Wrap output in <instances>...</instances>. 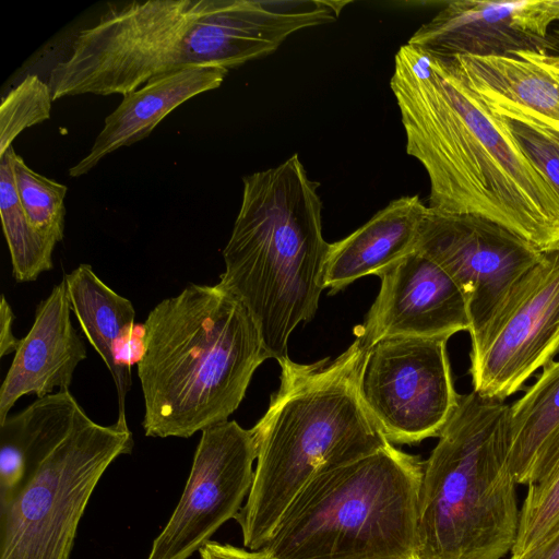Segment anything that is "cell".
I'll list each match as a JSON object with an SVG mask.
<instances>
[{"label": "cell", "instance_id": "obj_1", "mask_svg": "<svg viewBox=\"0 0 559 559\" xmlns=\"http://www.w3.org/2000/svg\"><path fill=\"white\" fill-rule=\"evenodd\" d=\"M341 12L323 0H148L108 9L81 29L56 63L53 100L135 91L187 67L227 70L275 51L295 32L331 23Z\"/></svg>", "mask_w": 559, "mask_h": 559}, {"label": "cell", "instance_id": "obj_2", "mask_svg": "<svg viewBox=\"0 0 559 559\" xmlns=\"http://www.w3.org/2000/svg\"><path fill=\"white\" fill-rule=\"evenodd\" d=\"M368 350L358 338L334 359L280 361V388L251 429L257 466L236 516L243 546L261 549L284 513L318 475L389 443L366 408L360 378ZM391 443V442H390Z\"/></svg>", "mask_w": 559, "mask_h": 559}, {"label": "cell", "instance_id": "obj_3", "mask_svg": "<svg viewBox=\"0 0 559 559\" xmlns=\"http://www.w3.org/2000/svg\"><path fill=\"white\" fill-rule=\"evenodd\" d=\"M138 361L147 437L189 438L228 420L269 358L245 305L218 283L190 284L144 322Z\"/></svg>", "mask_w": 559, "mask_h": 559}, {"label": "cell", "instance_id": "obj_4", "mask_svg": "<svg viewBox=\"0 0 559 559\" xmlns=\"http://www.w3.org/2000/svg\"><path fill=\"white\" fill-rule=\"evenodd\" d=\"M320 183L298 155L243 177L241 205L223 250L218 284L248 309L269 358H288V338L310 321L324 289L330 248L322 235Z\"/></svg>", "mask_w": 559, "mask_h": 559}, {"label": "cell", "instance_id": "obj_5", "mask_svg": "<svg viewBox=\"0 0 559 559\" xmlns=\"http://www.w3.org/2000/svg\"><path fill=\"white\" fill-rule=\"evenodd\" d=\"M7 418L22 440L25 467L0 499V559H71L90 499L107 468L132 452V432L95 423L69 390Z\"/></svg>", "mask_w": 559, "mask_h": 559}, {"label": "cell", "instance_id": "obj_6", "mask_svg": "<svg viewBox=\"0 0 559 559\" xmlns=\"http://www.w3.org/2000/svg\"><path fill=\"white\" fill-rule=\"evenodd\" d=\"M510 406L475 391L460 395L424 462L419 559H501L516 540V483L507 467Z\"/></svg>", "mask_w": 559, "mask_h": 559}, {"label": "cell", "instance_id": "obj_7", "mask_svg": "<svg viewBox=\"0 0 559 559\" xmlns=\"http://www.w3.org/2000/svg\"><path fill=\"white\" fill-rule=\"evenodd\" d=\"M424 462L392 443L326 471L262 547L274 559H412Z\"/></svg>", "mask_w": 559, "mask_h": 559}, {"label": "cell", "instance_id": "obj_8", "mask_svg": "<svg viewBox=\"0 0 559 559\" xmlns=\"http://www.w3.org/2000/svg\"><path fill=\"white\" fill-rule=\"evenodd\" d=\"M447 343L443 337L393 336L368 350L360 395L389 442L438 437L454 412L460 394Z\"/></svg>", "mask_w": 559, "mask_h": 559}, {"label": "cell", "instance_id": "obj_9", "mask_svg": "<svg viewBox=\"0 0 559 559\" xmlns=\"http://www.w3.org/2000/svg\"><path fill=\"white\" fill-rule=\"evenodd\" d=\"M472 342L473 391L504 401L559 353V247L546 251Z\"/></svg>", "mask_w": 559, "mask_h": 559}, {"label": "cell", "instance_id": "obj_10", "mask_svg": "<svg viewBox=\"0 0 559 559\" xmlns=\"http://www.w3.org/2000/svg\"><path fill=\"white\" fill-rule=\"evenodd\" d=\"M415 249L441 266L464 292L471 341L492 321L518 283L544 254L483 216L440 213L429 207Z\"/></svg>", "mask_w": 559, "mask_h": 559}, {"label": "cell", "instance_id": "obj_11", "mask_svg": "<svg viewBox=\"0 0 559 559\" xmlns=\"http://www.w3.org/2000/svg\"><path fill=\"white\" fill-rule=\"evenodd\" d=\"M252 431L226 420L202 431L185 489L147 559H188L236 519L253 481Z\"/></svg>", "mask_w": 559, "mask_h": 559}, {"label": "cell", "instance_id": "obj_12", "mask_svg": "<svg viewBox=\"0 0 559 559\" xmlns=\"http://www.w3.org/2000/svg\"><path fill=\"white\" fill-rule=\"evenodd\" d=\"M379 294L354 333L369 350L393 336L450 338L469 331L466 296L456 282L418 250L377 274Z\"/></svg>", "mask_w": 559, "mask_h": 559}, {"label": "cell", "instance_id": "obj_13", "mask_svg": "<svg viewBox=\"0 0 559 559\" xmlns=\"http://www.w3.org/2000/svg\"><path fill=\"white\" fill-rule=\"evenodd\" d=\"M543 0H454L409 38L408 44L443 58L559 55Z\"/></svg>", "mask_w": 559, "mask_h": 559}, {"label": "cell", "instance_id": "obj_14", "mask_svg": "<svg viewBox=\"0 0 559 559\" xmlns=\"http://www.w3.org/2000/svg\"><path fill=\"white\" fill-rule=\"evenodd\" d=\"M70 311L62 280L38 304L33 325L14 353L0 388V424L23 395L35 394L40 399L55 393L57 388L69 390L76 367L87 357Z\"/></svg>", "mask_w": 559, "mask_h": 559}, {"label": "cell", "instance_id": "obj_15", "mask_svg": "<svg viewBox=\"0 0 559 559\" xmlns=\"http://www.w3.org/2000/svg\"><path fill=\"white\" fill-rule=\"evenodd\" d=\"M71 310L81 330L103 359L118 397L116 424L128 427L126 396L132 385L131 366L140 360L144 341L135 335L132 302L105 284L90 264H80L63 277Z\"/></svg>", "mask_w": 559, "mask_h": 559}, {"label": "cell", "instance_id": "obj_16", "mask_svg": "<svg viewBox=\"0 0 559 559\" xmlns=\"http://www.w3.org/2000/svg\"><path fill=\"white\" fill-rule=\"evenodd\" d=\"M227 73V69L215 66L187 67L159 75L127 93L106 117L90 153L69 169V176L85 175L110 153L143 140L181 104L219 87Z\"/></svg>", "mask_w": 559, "mask_h": 559}, {"label": "cell", "instance_id": "obj_17", "mask_svg": "<svg viewBox=\"0 0 559 559\" xmlns=\"http://www.w3.org/2000/svg\"><path fill=\"white\" fill-rule=\"evenodd\" d=\"M451 59L491 110L508 120L559 133V83L545 69L519 56Z\"/></svg>", "mask_w": 559, "mask_h": 559}, {"label": "cell", "instance_id": "obj_18", "mask_svg": "<svg viewBox=\"0 0 559 559\" xmlns=\"http://www.w3.org/2000/svg\"><path fill=\"white\" fill-rule=\"evenodd\" d=\"M427 211L418 195L399 198L354 233L330 243L324 288L332 294L342 290L360 277L377 275L414 251Z\"/></svg>", "mask_w": 559, "mask_h": 559}, {"label": "cell", "instance_id": "obj_19", "mask_svg": "<svg viewBox=\"0 0 559 559\" xmlns=\"http://www.w3.org/2000/svg\"><path fill=\"white\" fill-rule=\"evenodd\" d=\"M559 456V360L510 406L507 467L518 485L540 478Z\"/></svg>", "mask_w": 559, "mask_h": 559}, {"label": "cell", "instance_id": "obj_20", "mask_svg": "<svg viewBox=\"0 0 559 559\" xmlns=\"http://www.w3.org/2000/svg\"><path fill=\"white\" fill-rule=\"evenodd\" d=\"M11 146L0 156V215L16 282H34L53 267L57 242L39 233L29 222L17 194Z\"/></svg>", "mask_w": 559, "mask_h": 559}, {"label": "cell", "instance_id": "obj_21", "mask_svg": "<svg viewBox=\"0 0 559 559\" xmlns=\"http://www.w3.org/2000/svg\"><path fill=\"white\" fill-rule=\"evenodd\" d=\"M14 179L21 204L32 225L57 243L61 241L67 186L34 171L17 154L14 157Z\"/></svg>", "mask_w": 559, "mask_h": 559}, {"label": "cell", "instance_id": "obj_22", "mask_svg": "<svg viewBox=\"0 0 559 559\" xmlns=\"http://www.w3.org/2000/svg\"><path fill=\"white\" fill-rule=\"evenodd\" d=\"M527 487L511 556L532 549L559 528V456L540 478Z\"/></svg>", "mask_w": 559, "mask_h": 559}, {"label": "cell", "instance_id": "obj_23", "mask_svg": "<svg viewBox=\"0 0 559 559\" xmlns=\"http://www.w3.org/2000/svg\"><path fill=\"white\" fill-rule=\"evenodd\" d=\"M52 94L48 83L28 74L5 96L0 106V156L26 128L49 119Z\"/></svg>", "mask_w": 559, "mask_h": 559}, {"label": "cell", "instance_id": "obj_24", "mask_svg": "<svg viewBox=\"0 0 559 559\" xmlns=\"http://www.w3.org/2000/svg\"><path fill=\"white\" fill-rule=\"evenodd\" d=\"M506 120L523 151L559 193V133L532 123Z\"/></svg>", "mask_w": 559, "mask_h": 559}, {"label": "cell", "instance_id": "obj_25", "mask_svg": "<svg viewBox=\"0 0 559 559\" xmlns=\"http://www.w3.org/2000/svg\"><path fill=\"white\" fill-rule=\"evenodd\" d=\"M200 559H274L265 549H245L209 540L199 549Z\"/></svg>", "mask_w": 559, "mask_h": 559}, {"label": "cell", "instance_id": "obj_26", "mask_svg": "<svg viewBox=\"0 0 559 559\" xmlns=\"http://www.w3.org/2000/svg\"><path fill=\"white\" fill-rule=\"evenodd\" d=\"M14 318L9 301L2 295L0 301V357L15 353L19 347L21 340L16 338L12 332Z\"/></svg>", "mask_w": 559, "mask_h": 559}, {"label": "cell", "instance_id": "obj_27", "mask_svg": "<svg viewBox=\"0 0 559 559\" xmlns=\"http://www.w3.org/2000/svg\"><path fill=\"white\" fill-rule=\"evenodd\" d=\"M510 559H559V528L539 545Z\"/></svg>", "mask_w": 559, "mask_h": 559}, {"label": "cell", "instance_id": "obj_28", "mask_svg": "<svg viewBox=\"0 0 559 559\" xmlns=\"http://www.w3.org/2000/svg\"><path fill=\"white\" fill-rule=\"evenodd\" d=\"M514 56L525 58L548 72L559 75V55H550L543 52H518Z\"/></svg>", "mask_w": 559, "mask_h": 559}, {"label": "cell", "instance_id": "obj_29", "mask_svg": "<svg viewBox=\"0 0 559 559\" xmlns=\"http://www.w3.org/2000/svg\"><path fill=\"white\" fill-rule=\"evenodd\" d=\"M545 10L552 23L559 21V0H543Z\"/></svg>", "mask_w": 559, "mask_h": 559}, {"label": "cell", "instance_id": "obj_30", "mask_svg": "<svg viewBox=\"0 0 559 559\" xmlns=\"http://www.w3.org/2000/svg\"><path fill=\"white\" fill-rule=\"evenodd\" d=\"M547 72H548V71H547ZM549 73H550V74L556 79V81L559 83V75H558V74H554V73H551V72H549Z\"/></svg>", "mask_w": 559, "mask_h": 559}, {"label": "cell", "instance_id": "obj_31", "mask_svg": "<svg viewBox=\"0 0 559 559\" xmlns=\"http://www.w3.org/2000/svg\"><path fill=\"white\" fill-rule=\"evenodd\" d=\"M412 559H419L418 557L412 558Z\"/></svg>", "mask_w": 559, "mask_h": 559}]
</instances>
